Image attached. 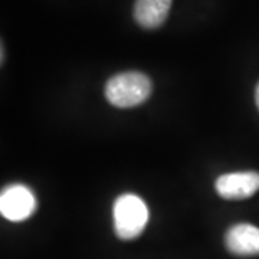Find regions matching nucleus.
I'll list each match as a JSON object with an SVG mask.
<instances>
[{
    "mask_svg": "<svg viewBox=\"0 0 259 259\" xmlns=\"http://www.w3.org/2000/svg\"><path fill=\"white\" fill-rule=\"evenodd\" d=\"M153 83L143 72H122L111 76L105 83V97L118 108H131L147 101Z\"/></svg>",
    "mask_w": 259,
    "mask_h": 259,
    "instance_id": "1",
    "label": "nucleus"
},
{
    "mask_svg": "<svg viewBox=\"0 0 259 259\" xmlns=\"http://www.w3.org/2000/svg\"><path fill=\"white\" fill-rule=\"evenodd\" d=\"M114 231L122 241L139 238L148 222V209L144 200L134 193L118 196L112 207Z\"/></svg>",
    "mask_w": 259,
    "mask_h": 259,
    "instance_id": "2",
    "label": "nucleus"
},
{
    "mask_svg": "<svg viewBox=\"0 0 259 259\" xmlns=\"http://www.w3.org/2000/svg\"><path fill=\"white\" fill-rule=\"evenodd\" d=\"M36 210V199L32 190L25 185L8 186L0 196L2 216L10 222H22Z\"/></svg>",
    "mask_w": 259,
    "mask_h": 259,
    "instance_id": "3",
    "label": "nucleus"
},
{
    "mask_svg": "<svg viewBox=\"0 0 259 259\" xmlns=\"http://www.w3.org/2000/svg\"><path fill=\"white\" fill-rule=\"evenodd\" d=\"M214 189L218 194L228 200H243L259 190V173L235 171L218 177Z\"/></svg>",
    "mask_w": 259,
    "mask_h": 259,
    "instance_id": "4",
    "label": "nucleus"
},
{
    "mask_svg": "<svg viewBox=\"0 0 259 259\" xmlns=\"http://www.w3.org/2000/svg\"><path fill=\"white\" fill-rule=\"evenodd\" d=\"M225 245L232 255L256 256L259 255V228L249 223H238L228 229Z\"/></svg>",
    "mask_w": 259,
    "mask_h": 259,
    "instance_id": "5",
    "label": "nucleus"
},
{
    "mask_svg": "<svg viewBox=\"0 0 259 259\" xmlns=\"http://www.w3.org/2000/svg\"><path fill=\"white\" fill-rule=\"evenodd\" d=\"M171 0H136L134 19L141 28L157 29L166 22Z\"/></svg>",
    "mask_w": 259,
    "mask_h": 259,
    "instance_id": "6",
    "label": "nucleus"
},
{
    "mask_svg": "<svg viewBox=\"0 0 259 259\" xmlns=\"http://www.w3.org/2000/svg\"><path fill=\"white\" fill-rule=\"evenodd\" d=\"M255 102H256V107L259 110V82L256 85V90H255Z\"/></svg>",
    "mask_w": 259,
    "mask_h": 259,
    "instance_id": "7",
    "label": "nucleus"
}]
</instances>
